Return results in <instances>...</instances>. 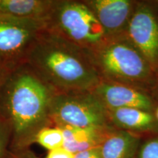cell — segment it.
Returning <instances> with one entry per match:
<instances>
[{
    "label": "cell",
    "instance_id": "6da1fadb",
    "mask_svg": "<svg viewBox=\"0 0 158 158\" xmlns=\"http://www.w3.org/2000/svg\"><path fill=\"white\" fill-rule=\"evenodd\" d=\"M56 94L27 63L6 73L0 89V117L10 128L11 152L29 149L41 130L53 126L50 109Z\"/></svg>",
    "mask_w": 158,
    "mask_h": 158
},
{
    "label": "cell",
    "instance_id": "7a4b0ae2",
    "mask_svg": "<svg viewBox=\"0 0 158 158\" xmlns=\"http://www.w3.org/2000/svg\"><path fill=\"white\" fill-rule=\"evenodd\" d=\"M26 63L56 93L92 91L102 80L87 50L45 29Z\"/></svg>",
    "mask_w": 158,
    "mask_h": 158
},
{
    "label": "cell",
    "instance_id": "3957f363",
    "mask_svg": "<svg viewBox=\"0 0 158 158\" xmlns=\"http://www.w3.org/2000/svg\"><path fill=\"white\" fill-rule=\"evenodd\" d=\"M102 80L119 83L155 98L157 76L126 35L108 38L88 51Z\"/></svg>",
    "mask_w": 158,
    "mask_h": 158
},
{
    "label": "cell",
    "instance_id": "277c9868",
    "mask_svg": "<svg viewBox=\"0 0 158 158\" xmlns=\"http://www.w3.org/2000/svg\"><path fill=\"white\" fill-rule=\"evenodd\" d=\"M45 23L49 32L85 50L95 48L106 39L101 24L84 1L54 0Z\"/></svg>",
    "mask_w": 158,
    "mask_h": 158
},
{
    "label": "cell",
    "instance_id": "5b68a950",
    "mask_svg": "<svg viewBox=\"0 0 158 158\" xmlns=\"http://www.w3.org/2000/svg\"><path fill=\"white\" fill-rule=\"evenodd\" d=\"M53 126L89 127L111 125L108 110L92 91L56 93L51 105Z\"/></svg>",
    "mask_w": 158,
    "mask_h": 158
},
{
    "label": "cell",
    "instance_id": "8992f818",
    "mask_svg": "<svg viewBox=\"0 0 158 158\" xmlns=\"http://www.w3.org/2000/svg\"><path fill=\"white\" fill-rule=\"evenodd\" d=\"M45 29L44 21L0 13V69L9 72L26 63Z\"/></svg>",
    "mask_w": 158,
    "mask_h": 158
},
{
    "label": "cell",
    "instance_id": "52a82bcc",
    "mask_svg": "<svg viewBox=\"0 0 158 158\" xmlns=\"http://www.w3.org/2000/svg\"><path fill=\"white\" fill-rule=\"evenodd\" d=\"M126 36L147 59L158 76V7L149 2H137Z\"/></svg>",
    "mask_w": 158,
    "mask_h": 158
},
{
    "label": "cell",
    "instance_id": "ba28073f",
    "mask_svg": "<svg viewBox=\"0 0 158 158\" xmlns=\"http://www.w3.org/2000/svg\"><path fill=\"white\" fill-rule=\"evenodd\" d=\"M92 92L107 110L130 108L155 113L157 107L153 95L119 83L101 80Z\"/></svg>",
    "mask_w": 158,
    "mask_h": 158
},
{
    "label": "cell",
    "instance_id": "9c48e42d",
    "mask_svg": "<svg viewBox=\"0 0 158 158\" xmlns=\"http://www.w3.org/2000/svg\"><path fill=\"white\" fill-rule=\"evenodd\" d=\"M105 31L106 38L126 35L137 2L130 0H84Z\"/></svg>",
    "mask_w": 158,
    "mask_h": 158
},
{
    "label": "cell",
    "instance_id": "30bf717a",
    "mask_svg": "<svg viewBox=\"0 0 158 158\" xmlns=\"http://www.w3.org/2000/svg\"><path fill=\"white\" fill-rule=\"evenodd\" d=\"M107 110L110 124L116 129L137 134L158 133V120L154 113L130 108Z\"/></svg>",
    "mask_w": 158,
    "mask_h": 158
},
{
    "label": "cell",
    "instance_id": "8fae6325",
    "mask_svg": "<svg viewBox=\"0 0 158 158\" xmlns=\"http://www.w3.org/2000/svg\"><path fill=\"white\" fill-rule=\"evenodd\" d=\"M63 147L76 154L100 147L105 140L116 130L112 125L89 127H62Z\"/></svg>",
    "mask_w": 158,
    "mask_h": 158
},
{
    "label": "cell",
    "instance_id": "7c38bea8",
    "mask_svg": "<svg viewBox=\"0 0 158 158\" xmlns=\"http://www.w3.org/2000/svg\"><path fill=\"white\" fill-rule=\"evenodd\" d=\"M140 141L137 133L116 129L100 147L102 158H135Z\"/></svg>",
    "mask_w": 158,
    "mask_h": 158
},
{
    "label": "cell",
    "instance_id": "4fadbf2b",
    "mask_svg": "<svg viewBox=\"0 0 158 158\" xmlns=\"http://www.w3.org/2000/svg\"><path fill=\"white\" fill-rule=\"evenodd\" d=\"M54 2V0H0V13L45 21Z\"/></svg>",
    "mask_w": 158,
    "mask_h": 158
},
{
    "label": "cell",
    "instance_id": "5bb4252c",
    "mask_svg": "<svg viewBox=\"0 0 158 158\" xmlns=\"http://www.w3.org/2000/svg\"><path fill=\"white\" fill-rule=\"evenodd\" d=\"M64 134L61 128L49 126L37 133L35 143H38L48 151L62 148L64 146Z\"/></svg>",
    "mask_w": 158,
    "mask_h": 158
},
{
    "label": "cell",
    "instance_id": "9a60e30c",
    "mask_svg": "<svg viewBox=\"0 0 158 158\" xmlns=\"http://www.w3.org/2000/svg\"><path fill=\"white\" fill-rule=\"evenodd\" d=\"M11 130L9 124L0 117V158H7L10 152Z\"/></svg>",
    "mask_w": 158,
    "mask_h": 158
},
{
    "label": "cell",
    "instance_id": "2e32d148",
    "mask_svg": "<svg viewBox=\"0 0 158 158\" xmlns=\"http://www.w3.org/2000/svg\"><path fill=\"white\" fill-rule=\"evenodd\" d=\"M135 158H158V135L140 144Z\"/></svg>",
    "mask_w": 158,
    "mask_h": 158
},
{
    "label": "cell",
    "instance_id": "e0dca14e",
    "mask_svg": "<svg viewBox=\"0 0 158 158\" xmlns=\"http://www.w3.org/2000/svg\"><path fill=\"white\" fill-rule=\"evenodd\" d=\"M45 158H74V154L62 147L48 151Z\"/></svg>",
    "mask_w": 158,
    "mask_h": 158
},
{
    "label": "cell",
    "instance_id": "ac0fdd59",
    "mask_svg": "<svg viewBox=\"0 0 158 158\" xmlns=\"http://www.w3.org/2000/svg\"><path fill=\"white\" fill-rule=\"evenodd\" d=\"M74 158H102L100 147L74 154Z\"/></svg>",
    "mask_w": 158,
    "mask_h": 158
},
{
    "label": "cell",
    "instance_id": "d6986e66",
    "mask_svg": "<svg viewBox=\"0 0 158 158\" xmlns=\"http://www.w3.org/2000/svg\"><path fill=\"white\" fill-rule=\"evenodd\" d=\"M7 158H38L29 149L16 152H10Z\"/></svg>",
    "mask_w": 158,
    "mask_h": 158
},
{
    "label": "cell",
    "instance_id": "ffe728a7",
    "mask_svg": "<svg viewBox=\"0 0 158 158\" xmlns=\"http://www.w3.org/2000/svg\"><path fill=\"white\" fill-rule=\"evenodd\" d=\"M7 73V72H6V71H4L0 69V89H1V86H2V84L4 78H5V75Z\"/></svg>",
    "mask_w": 158,
    "mask_h": 158
},
{
    "label": "cell",
    "instance_id": "44dd1931",
    "mask_svg": "<svg viewBox=\"0 0 158 158\" xmlns=\"http://www.w3.org/2000/svg\"><path fill=\"white\" fill-rule=\"evenodd\" d=\"M155 117H156V118H157V119L158 120V106H157V107H156V108H155Z\"/></svg>",
    "mask_w": 158,
    "mask_h": 158
},
{
    "label": "cell",
    "instance_id": "7402d4cb",
    "mask_svg": "<svg viewBox=\"0 0 158 158\" xmlns=\"http://www.w3.org/2000/svg\"><path fill=\"white\" fill-rule=\"evenodd\" d=\"M157 78H158V76H157ZM158 94V81H157V95Z\"/></svg>",
    "mask_w": 158,
    "mask_h": 158
},
{
    "label": "cell",
    "instance_id": "603a6c76",
    "mask_svg": "<svg viewBox=\"0 0 158 158\" xmlns=\"http://www.w3.org/2000/svg\"><path fill=\"white\" fill-rule=\"evenodd\" d=\"M156 2V4H157V5H158V1H156V2Z\"/></svg>",
    "mask_w": 158,
    "mask_h": 158
}]
</instances>
